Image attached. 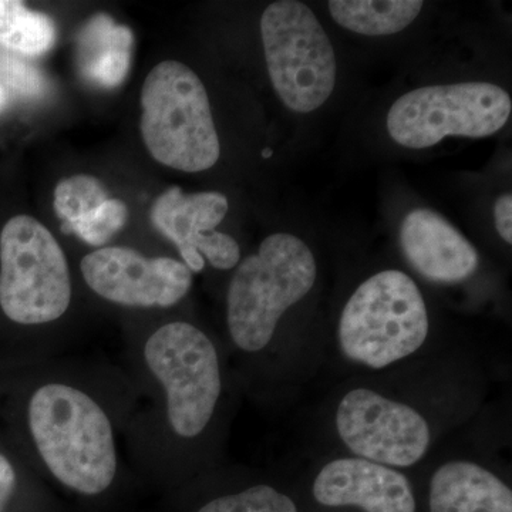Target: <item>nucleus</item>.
<instances>
[{"label":"nucleus","mask_w":512,"mask_h":512,"mask_svg":"<svg viewBox=\"0 0 512 512\" xmlns=\"http://www.w3.org/2000/svg\"><path fill=\"white\" fill-rule=\"evenodd\" d=\"M109 200L103 185L90 175H74L57 184L55 211L62 224H73Z\"/></svg>","instance_id":"obj_18"},{"label":"nucleus","mask_w":512,"mask_h":512,"mask_svg":"<svg viewBox=\"0 0 512 512\" xmlns=\"http://www.w3.org/2000/svg\"><path fill=\"white\" fill-rule=\"evenodd\" d=\"M72 299L69 265L52 232L28 215L12 218L0 234V306L22 325L64 315Z\"/></svg>","instance_id":"obj_6"},{"label":"nucleus","mask_w":512,"mask_h":512,"mask_svg":"<svg viewBox=\"0 0 512 512\" xmlns=\"http://www.w3.org/2000/svg\"><path fill=\"white\" fill-rule=\"evenodd\" d=\"M335 423L355 457L396 470L419 463L430 448L429 423L416 409L365 387L342 397Z\"/></svg>","instance_id":"obj_9"},{"label":"nucleus","mask_w":512,"mask_h":512,"mask_svg":"<svg viewBox=\"0 0 512 512\" xmlns=\"http://www.w3.org/2000/svg\"><path fill=\"white\" fill-rule=\"evenodd\" d=\"M312 497L326 510L417 512L409 478L396 468L359 457L325 464L313 480Z\"/></svg>","instance_id":"obj_12"},{"label":"nucleus","mask_w":512,"mask_h":512,"mask_svg":"<svg viewBox=\"0 0 512 512\" xmlns=\"http://www.w3.org/2000/svg\"><path fill=\"white\" fill-rule=\"evenodd\" d=\"M400 244L407 261L429 281L457 284L477 271L476 248L450 222L426 208L404 218Z\"/></svg>","instance_id":"obj_13"},{"label":"nucleus","mask_w":512,"mask_h":512,"mask_svg":"<svg viewBox=\"0 0 512 512\" xmlns=\"http://www.w3.org/2000/svg\"><path fill=\"white\" fill-rule=\"evenodd\" d=\"M512 197L504 194L494 205L495 228L507 244H512Z\"/></svg>","instance_id":"obj_22"},{"label":"nucleus","mask_w":512,"mask_h":512,"mask_svg":"<svg viewBox=\"0 0 512 512\" xmlns=\"http://www.w3.org/2000/svg\"><path fill=\"white\" fill-rule=\"evenodd\" d=\"M510 94L491 83L427 86L404 94L387 114V130L400 146L421 150L450 136L484 138L507 124Z\"/></svg>","instance_id":"obj_7"},{"label":"nucleus","mask_w":512,"mask_h":512,"mask_svg":"<svg viewBox=\"0 0 512 512\" xmlns=\"http://www.w3.org/2000/svg\"><path fill=\"white\" fill-rule=\"evenodd\" d=\"M330 15L342 28L365 36L402 32L420 15V0H332Z\"/></svg>","instance_id":"obj_16"},{"label":"nucleus","mask_w":512,"mask_h":512,"mask_svg":"<svg viewBox=\"0 0 512 512\" xmlns=\"http://www.w3.org/2000/svg\"><path fill=\"white\" fill-rule=\"evenodd\" d=\"M262 156H264L265 158L266 157H271V150H265L264 154H262Z\"/></svg>","instance_id":"obj_25"},{"label":"nucleus","mask_w":512,"mask_h":512,"mask_svg":"<svg viewBox=\"0 0 512 512\" xmlns=\"http://www.w3.org/2000/svg\"><path fill=\"white\" fill-rule=\"evenodd\" d=\"M197 512H299V508L289 495L271 485L259 484L215 498Z\"/></svg>","instance_id":"obj_19"},{"label":"nucleus","mask_w":512,"mask_h":512,"mask_svg":"<svg viewBox=\"0 0 512 512\" xmlns=\"http://www.w3.org/2000/svg\"><path fill=\"white\" fill-rule=\"evenodd\" d=\"M134 37L109 15L93 16L77 36V66L87 82L114 89L130 70Z\"/></svg>","instance_id":"obj_15"},{"label":"nucleus","mask_w":512,"mask_h":512,"mask_svg":"<svg viewBox=\"0 0 512 512\" xmlns=\"http://www.w3.org/2000/svg\"><path fill=\"white\" fill-rule=\"evenodd\" d=\"M16 485V474L8 458L0 454V512L5 510L6 504L12 497Z\"/></svg>","instance_id":"obj_23"},{"label":"nucleus","mask_w":512,"mask_h":512,"mask_svg":"<svg viewBox=\"0 0 512 512\" xmlns=\"http://www.w3.org/2000/svg\"><path fill=\"white\" fill-rule=\"evenodd\" d=\"M0 86L22 97H39L46 93L47 83L43 74L33 64L19 57L0 52Z\"/></svg>","instance_id":"obj_21"},{"label":"nucleus","mask_w":512,"mask_h":512,"mask_svg":"<svg viewBox=\"0 0 512 512\" xmlns=\"http://www.w3.org/2000/svg\"><path fill=\"white\" fill-rule=\"evenodd\" d=\"M141 136L158 163L184 171L210 170L221 147L207 90L190 67L167 60L157 64L141 92Z\"/></svg>","instance_id":"obj_3"},{"label":"nucleus","mask_w":512,"mask_h":512,"mask_svg":"<svg viewBox=\"0 0 512 512\" xmlns=\"http://www.w3.org/2000/svg\"><path fill=\"white\" fill-rule=\"evenodd\" d=\"M429 512H512V490L473 461H448L431 477Z\"/></svg>","instance_id":"obj_14"},{"label":"nucleus","mask_w":512,"mask_h":512,"mask_svg":"<svg viewBox=\"0 0 512 512\" xmlns=\"http://www.w3.org/2000/svg\"><path fill=\"white\" fill-rule=\"evenodd\" d=\"M5 103H6V92H5V89H3L2 86H0V110H2L3 107H5Z\"/></svg>","instance_id":"obj_24"},{"label":"nucleus","mask_w":512,"mask_h":512,"mask_svg":"<svg viewBox=\"0 0 512 512\" xmlns=\"http://www.w3.org/2000/svg\"><path fill=\"white\" fill-rule=\"evenodd\" d=\"M144 356L167 393L171 427L178 436L197 437L214 416L222 389L210 338L190 323H168L147 340Z\"/></svg>","instance_id":"obj_8"},{"label":"nucleus","mask_w":512,"mask_h":512,"mask_svg":"<svg viewBox=\"0 0 512 512\" xmlns=\"http://www.w3.org/2000/svg\"><path fill=\"white\" fill-rule=\"evenodd\" d=\"M315 256L292 234L269 235L258 254L239 264L228 289V329L244 352H261L284 313L315 285Z\"/></svg>","instance_id":"obj_2"},{"label":"nucleus","mask_w":512,"mask_h":512,"mask_svg":"<svg viewBox=\"0 0 512 512\" xmlns=\"http://www.w3.org/2000/svg\"><path fill=\"white\" fill-rule=\"evenodd\" d=\"M56 42L53 20L15 0H0V46L26 56L49 52Z\"/></svg>","instance_id":"obj_17"},{"label":"nucleus","mask_w":512,"mask_h":512,"mask_svg":"<svg viewBox=\"0 0 512 512\" xmlns=\"http://www.w3.org/2000/svg\"><path fill=\"white\" fill-rule=\"evenodd\" d=\"M87 285L101 298L134 308H168L190 291L188 266L173 258H146L130 248L97 249L82 261Z\"/></svg>","instance_id":"obj_10"},{"label":"nucleus","mask_w":512,"mask_h":512,"mask_svg":"<svg viewBox=\"0 0 512 512\" xmlns=\"http://www.w3.org/2000/svg\"><path fill=\"white\" fill-rule=\"evenodd\" d=\"M228 208L227 197L221 192L184 194L180 187H171L154 202L151 221L177 245L191 272H201L205 258L214 268L227 271L237 266L241 258L238 242L215 231Z\"/></svg>","instance_id":"obj_11"},{"label":"nucleus","mask_w":512,"mask_h":512,"mask_svg":"<svg viewBox=\"0 0 512 512\" xmlns=\"http://www.w3.org/2000/svg\"><path fill=\"white\" fill-rule=\"evenodd\" d=\"M128 210L120 200H107L97 210L73 224H62L66 234H76L90 245H104L127 222Z\"/></svg>","instance_id":"obj_20"},{"label":"nucleus","mask_w":512,"mask_h":512,"mask_svg":"<svg viewBox=\"0 0 512 512\" xmlns=\"http://www.w3.org/2000/svg\"><path fill=\"white\" fill-rule=\"evenodd\" d=\"M419 286L397 269L370 276L353 292L339 320V345L352 362L380 370L412 356L429 336Z\"/></svg>","instance_id":"obj_4"},{"label":"nucleus","mask_w":512,"mask_h":512,"mask_svg":"<svg viewBox=\"0 0 512 512\" xmlns=\"http://www.w3.org/2000/svg\"><path fill=\"white\" fill-rule=\"evenodd\" d=\"M29 426L53 476L79 493H103L116 476L113 429L86 393L67 384L40 387L29 404Z\"/></svg>","instance_id":"obj_1"},{"label":"nucleus","mask_w":512,"mask_h":512,"mask_svg":"<svg viewBox=\"0 0 512 512\" xmlns=\"http://www.w3.org/2000/svg\"><path fill=\"white\" fill-rule=\"evenodd\" d=\"M266 67L276 94L289 110L311 113L328 101L336 84V56L309 6L281 0L261 18Z\"/></svg>","instance_id":"obj_5"}]
</instances>
